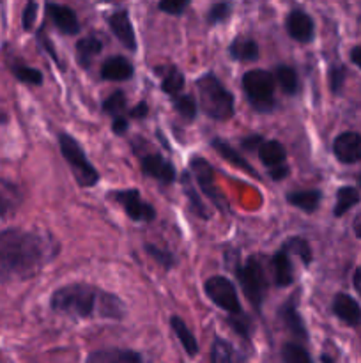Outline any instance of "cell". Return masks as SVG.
<instances>
[{
	"label": "cell",
	"instance_id": "cell-32",
	"mask_svg": "<svg viewBox=\"0 0 361 363\" xmlns=\"http://www.w3.org/2000/svg\"><path fill=\"white\" fill-rule=\"evenodd\" d=\"M172 103H173V108H176V112L179 113L180 117H184L186 121H193L195 117H197L198 106H197V101H195L193 96L177 94L172 98Z\"/></svg>",
	"mask_w": 361,
	"mask_h": 363
},
{
	"label": "cell",
	"instance_id": "cell-8",
	"mask_svg": "<svg viewBox=\"0 0 361 363\" xmlns=\"http://www.w3.org/2000/svg\"><path fill=\"white\" fill-rule=\"evenodd\" d=\"M205 294H207L209 300L219 307L222 311H227L229 314H239L241 303L239 298H237V291L234 287V284L230 282L225 277H211L207 279L204 286Z\"/></svg>",
	"mask_w": 361,
	"mask_h": 363
},
{
	"label": "cell",
	"instance_id": "cell-20",
	"mask_svg": "<svg viewBox=\"0 0 361 363\" xmlns=\"http://www.w3.org/2000/svg\"><path fill=\"white\" fill-rule=\"evenodd\" d=\"M87 363H144L142 357L130 350H101L88 354Z\"/></svg>",
	"mask_w": 361,
	"mask_h": 363
},
{
	"label": "cell",
	"instance_id": "cell-47",
	"mask_svg": "<svg viewBox=\"0 0 361 363\" xmlns=\"http://www.w3.org/2000/svg\"><path fill=\"white\" fill-rule=\"evenodd\" d=\"M41 43H42V46H45V48H46V52L50 53V57H53V60H57V62H59V57H57L55 48H53L52 43L48 41V38H46V35L42 34V32H41Z\"/></svg>",
	"mask_w": 361,
	"mask_h": 363
},
{
	"label": "cell",
	"instance_id": "cell-19",
	"mask_svg": "<svg viewBox=\"0 0 361 363\" xmlns=\"http://www.w3.org/2000/svg\"><path fill=\"white\" fill-rule=\"evenodd\" d=\"M271 268H273V275H275L276 286L289 287L290 284L294 282V268L287 250L280 248V250L273 255Z\"/></svg>",
	"mask_w": 361,
	"mask_h": 363
},
{
	"label": "cell",
	"instance_id": "cell-35",
	"mask_svg": "<svg viewBox=\"0 0 361 363\" xmlns=\"http://www.w3.org/2000/svg\"><path fill=\"white\" fill-rule=\"evenodd\" d=\"M126 94H124L122 91H115L105 99L103 110H105V113H108V116H122L124 110H126Z\"/></svg>",
	"mask_w": 361,
	"mask_h": 363
},
{
	"label": "cell",
	"instance_id": "cell-39",
	"mask_svg": "<svg viewBox=\"0 0 361 363\" xmlns=\"http://www.w3.org/2000/svg\"><path fill=\"white\" fill-rule=\"evenodd\" d=\"M230 9H232V7H230L229 2L214 4V6H212L207 13L209 25H216V23H222V21H225L227 18L230 16Z\"/></svg>",
	"mask_w": 361,
	"mask_h": 363
},
{
	"label": "cell",
	"instance_id": "cell-5",
	"mask_svg": "<svg viewBox=\"0 0 361 363\" xmlns=\"http://www.w3.org/2000/svg\"><path fill=\"white\" fill-rule=\"evenodd\" d=\"M234 273H236L237 280H239V286L243 289L244 296L248 298L253 308L257 312H260L262 303H264L265 289H268V282H265L264 269L262 264L258 262L257 257H248L244 261V264H234Z\"/></svg>",
	"mask_w": 361,
	"mask_h": 363
},
{
	"label": "cell",
	"instance_id": "cell-40",
	"mask_svg": "<svg viewBox=\"0 0 361 363\" xmlns=\"http://www.w3.org/2000/svg\"><path fill=\"white\" fill-rule=\"evenodd\" d=\"M190 6V0H159V9L172 16H179Z\"/></svg>",
	"mask_w": 361,
	"mask_h": 363
},
{
	"label": "cell",
	"instance_id": "cell-17",
	"mask_svg": "<svg viewBox=\"0 0 361 363\" xmlns=\"http://www.w3.org/2000/svg\"><path fill=\"white\" fill-rule=\"evenodd\" d=\"M23 195L20 188L7 179H0V218H9L20 208Z\"/></svg>",
	"mask_w": 361,
	"mask_h": 363
},
{
	"label": "cell",
	"instance_id": "cell-1",
	"mask_svg": "<svg viewBox=\"0 0 361 363\" xmlns=\"http://www.w3.org/2000/svg\"><path fill=\"white\" fill-rule=\"evenodd\" d=\"M53 257L55 247L50 238L21 229L0 233V282L32 279Z\"/></svg>",
	"mask_w": 361,
	"mask_h": 363
},
{
	"label": "cell",
	"instance_id": "cell-24",
	"mask_svg": "<svg viewBox=\"0 0 361 363\" xmlns=\"http://www.w3.org/2000/svg\"><path fill=\"white\" fill-rule=\"evenodd\" d=\"M180 186H183L184 195H186V199L190 201L191 209H193L195 215L202 220H209L207 208H205L204 201H202L200 195H198V190L195 188V181L191 179V176L188 172L180 174Z\"/></svg>",
	"mask_w": 361,
	"mask_h": 363
},
{
	"label": "cell",
	"instance_id": "cell-41",
	"mask_svg": "<svg viewBox=\"0 0 361 363\" xmlns=\"http://www.w3.org/2000/svg\"><path fill=\"white\" fill-rule=\"evenodd\" d=\"M345 82V69L342 66H335L329 71V87H331L333 94H340Z\"/></svg>",
	"mask_w": 361,
	"mask_h": 363
},
{
	"label": "cell",
	"instance_id": "cell-36",
	"mask_svg": "<svg viewBox=\"0 0 361 363\" xmlns=\"http://www.w3.org/2000/svg\"><path fill=\"white\" fill-rule=\"evenodd\" d=\"M227 321H229V325L232 326V330L237 333V335H241L243 339H250L251 321L248 315H244L243 312H239V314H230Z\"/></svg>",
	"mask_w": 361,
	"mask_h": 363
},
{
	"label": "cell",
	"instance_id": "cell-29",
	"mask_svg": "<svg viewBox=\"0 0 361 363\" xmlns=\"http://www.w3.org/2000/svg\"><path fill=\"white\" fill-rule=\"evenodd\" d=\"M161 89L170 98L180 94V91L184 89V74L177 67H165L161 74Z\"/></svg>",
	"mask_w": 361,
	"mask_h": 363
},
{
	"label": "cell",
	"instance_id": "cell-34",
	"mask_svg": "<svg viewBox=\"0 0 361 363\" xmlns=\"http://www.w3.org/2000/svg\"><path fill=\"white\" fill-rule=\"evenodd\" d=\"M13 74L23 84L30 85H41L42 84V74L41 71H38L35 67L25 66V64H13Z\"/></svg>",
	"mask_w": 361,
	"mask_h": 363
},
{
	"label": "cell",
	"instance_id": "cell-18",
	"mask_svg": "<svg viewBox=\"0 0 361 363\" xmlns=\"http://www.w3.org/2000/svg\"><path fill=\"white\" fill-rule=\"evenodd\" d=\"M211 145H212V149H214V151L218 152L223 160H225V162L230 163V165L237 167V169H241L243 172H246L248 176H253V177H257V179H260V176L257 174V170H255L253 167H251L250 163H248L246 160H244L243 156L236 151V149L230 147V145L227 144L223 138H214V140L211 142Z\"/></svg>",
	"mask_w": 361,
	"mask_h": 363
},
{
	"label": "cell",
	"instance_id": "cell-13",
	"mask_svg": "<svg viewBox=\"0 0 361 363\" xmlns=\"http://www.w3.org/2000/svg\"><path fill=\"white\" fill-rule=\"evenodd\" d=\"M287 32H289L290 38L296 39V41L310 43L315 34L314 20H311L310 14H306L304 11H292V13L287 16Z\"/></svg>",
	"mask_w": 361,
	"mask_h": 363
},
{
	"label": "cell",
	"instance_id": "cell-43",
	"mask_svg": "<svg viewBox=\"0 0 361 363\" xmlns=\"http://www.w3.org/2000/svg\"><path fill=\"white\" fill-rule=\"evenodd\" d=\"M262 137L260 135H250V137L243 138V142H241V147L244 149V151H258V147H260L262 144Z\"/></svg>",
	"mask_w": 361,
	"mask_h": 363
},
{
	"label": "cell",
	"instance_id": "cell-51",
	"mask_svg": "<svg viewBox=\"0 0 361 363\" xmlns=\"http://www.w3.org/2000/svg\"><path fill=\"white\" fill-rule=\"evenodd\" d=\"M360 184H361V176H360Z\"/></svg>",
	"mask_w": 361,
	"mask_h": 363
},
{
	"label": "cell",
	"instance_id": "cell-10",
	"mask_svg": "<svg viewBox=\"0 0 361 363\" xmlns=\"http://www.w3.org/2000/svg\"><path fill=\"white\" fill-rule=\"evenodd\" d=\"M140 167L145 176L154 177L163 184H172L177 177L172 163L163 158L161 155H158V152H149V155L142 156Z\"/></svg>",
	"mask_w": 361,
	"mask_h": 363
},
{
	"label": "cell",
	"instance_id": "cell-26",
	"mask_svg": "<svg viewBox=\"0 0 361 363\" xmlns=\"http://www.w3.org/2000/svg\"><path fill=\"white\" fill-rule=\"evenodd\" d=\"M230 57L239 62H251L258 59V45L253 39L248 38H236L229 48Z\"/></svg>",
	"mask_w": 361,
	"mask_h": 363
},
{
	"label": "cell",
	"instance_id": "cell-46",
	"mask_svg": "<svg viewBox=\"0 0 361 363\" xmlns=\"http://www.w3.org/2000/svg\"><path fill=\"white\" fill-rule=\"evenodd\" d=\"M149 113V105L145 101H140L137 106L130 110V116L134 117V119H144L145 116Z\"/></svg>",
	"mask_w": 361,
	"mask_h": 363
},
{
	"label": "cell",
	"instance_id": "cell-7",
	"mask_svg": "<svg viewBox=\"0 0 361 363\" xmlns=\"http://www.w3.org/2000/svg\"><path fill=\"white\" fill-rule=\"evenodd\" d=\"M190 169L191 172H193L195 181L198 183L200 190L204 191L205 197H207L219 211H229V202H227V199L223 197V194L218 190V186H216L214 183V170H212L211 163H209L207 160L200 158V156H195L190 162Z\"/></svg>",
	"mask_w": 361,
	"mask_h": 363
},
{
	"label": "cell",
	"instance_id": "cell-45",
	"mask_svg": "<svg viewBox=\"0 0 361 363\" xmlns=\"http://www.w3.org/2000/svg\"><path fill=\"white\" fill-rule=\"evenodd\" d=\"M112 130L115 135H124L127 131V121L124 119V116H117L113 117L112 123Z\"/></svg>",
	"mask_w": 361,
	"mask_h": 363
},
{
	"label": "cell",
	"instance_id": "cell-28",
	"mask_svg": "<svg viewBox=\"0 0 361 363\" xmlns=\"http://www.w3.org/2000/svg\"><path fill=\"white\" fill-rule=\"evenodd\" d=\"M275 80L278 82L280 89H282L285 94L294 96L299 91V78H297V73L294 67L290 66H278L276 67Z\"/></svg>",
	"mask_w": 361,
	"mask_h": 363
},
{
	"label": "cell",
	"instance_id": "cell-49",
	"mask_svg": "<svg viewBox=\"0 0 361 363\" xmlns=\"http://www.w3.org/2000/svg\"><path fill=\"white\" fill-rule=\"evenodd\" d=\"M353 284H354V289H356L357 294L361 296V269H356V272H354Z\"/></svg>",
	"mask_w": 361,
	"mask_h": 363
},
{
	"label": "cell",
	"instance_id": "cell-22",
	"mask_svg": "<svg viewBox=\"0 0 361 363\" xmlns=\"http://www.w3.org/2000/svg\"><path fill=\"white\" fill-rule=\"evenodd\" d=\"M103 50L101 39L96 35H87L76 43V60L84 69H88L96 55H99Z\"/></svg>",
	"mask_w": 361,
	"mask_h": 363
},
{
	"label": "cell",
	"instance_id": "cell-21",
	"mask_svg": "<svg viewBox=\"0 0 361 363\" xmlns=\"http://www.w3.org/2000/svg\"><path fill=\"white\" fill-rule=\"evenodd\" d=\"M101 77L110 82H124L133 77V66L126 57H112L103 64Z\"/></svg>",
	"mask_w": 361,
	"mask_h": 363
},
{
	"label": "cell",
	"instance_id": "cell-33",
	"mask_svg": "<svg viewBox=\"0 0 361 363\" xmlns=\"http://www.w3.org/2000/svg\"><path fill=\"white\" fill-rule=\"evenodd\" d=\"M282 360L283 363H314L310 354L299 344L289 342L282 347Z\"/></svg>",
	"mask_w": 361,
	"mask_h": 363
},
{
	"label": "cell",
	"instance_id": "cell-30",
	"mask_svg": "<svg viewBox=\"0 0 361 363\" xmlns=\"http://www.w3.org/2000/svg\"><path fill=\"white\" fill-rule=\"evenodd\" d=\"M360 202V191L353 186H343L336 191V204H335V216H343L353 206Z\"/></svg>",
	"mask_w": 361,
	"mask_h": 363
},
{
	"label": "cell",
	"instance_id": "cell-6",
	"mask_svg": "<svg viewBox=\"0 0 361 363\" xmlns=\"http://www.w3.org/2000/svg\"><path fill=\"white\" fill-rule=\"evenodd\" d=\"M59 144H60V152H62L64 160L69 163L71 172H73V176L76 177V183L84 188L94 186V184L99 181V174L98 170L92 167V163L87 160L81 145L67 133L60 135Z\"/></svg>",
	"mask_w": 361,
	"mask_h": 363
},
{
	"label": "cell",
	"instance_id": "cell-23",
	"mask_svg": "<svg viewBox=\"0 0 361 363\" xmlns=\"http://www.w3.org/2000/svg\"><path fill=\"white\" fill-rule=\"evenodd\" d=\"M322 201V194L319 190H299V191H290L287 195V202L296 208H299L304 213H315L317 211L319 204Z\"/></svg>",
	"mask_w": 361,
	"mask_h": 363
},
{
	"label": "cell",
	"instance_id": "cell-38",
	"mask_svg": "<svg viewBox=\"0 0 361 363\" xmlns=\"http://www.w3.org/2000/svg\"><path fill=\"white\" fill-rule=\"evenodd\" d=\"M212 363H232V351L230 346L222 339H216L212 344V353H211Z\"/></svg>",
	"mask_w": 361,
	"mask_h": 363
},
{
	"label": "cell",
	"instance_id": "cell-2",
	"mask_svg": "<svg viewBox=\"0 0 361 363\" xmlns=\"http://www.w3.org/2000/svg\"><path fill=\"white\" fill-rule=\"evenodd\" d=\"M50 305L55 312L71 318H105L120 319L124 315V303L112 293L87 286L69 284L52 294Z\"/></svg>",
	"mask_w": 361,
	"mask_h": 363
},
{
	"label": "cell",
	"instance_id": "cell-50",
	"mask_svg": "<svg viewBox=\"0 0 361 363\" xmlns=\"http://www.w3.org/2000/svg\"><path fill=\"white\" fill-rule=\"evenodd\" d=\"M353 227H354V234H356V236L360 238V240H361V211L357 213L356 218H354Z\"/></svg>",
	"mask_w": 361,
	"mask_h": 363
},
{
	"label": "cell",
	"instance_id": "cell-31",
	"mask_svg": "<svg viewBox=\"0 0 361 363\" xmlns=\"http://www.w3.org/2000/svg\"><path fill=\"white\" fill-rule=\"evenodd\" d=\"M283 250H287L289 254H294L296 257H299V261L303 262L304 266L311 264V250L308 241H304L303 238H290L283 243Z\"/></svg>",
	"mask_w": 361,
	"mask_h": 363
},
{
	"label": "cell",
	"instance_id": "cell-44",
	"mask_svg": "<svg viewBox=\"0 0 361 363\" xmlns=\"http://www.w3.org/2000/svg\"><path fill=\"white\" fill-rule=\"evenodd\" d=\"M269 176H271L273 181L285 179V177L289 176V167H287L285 163H282V165L271 167V169H269Z\"/></svg>",
	"mask_w": 361,
	"mask_h": 363
},
{
	"label": "cell",
	"instance_id": "cell-15",
	"mask_svg": "<svg viewBox=\"0 0 361 363\" xmlns=\"http://www.w3.org/2000/svg\"><path fill=\"white\" fill-rule=\"evenodd\" d=\"M333 312L345 325L357 326L361 325V307L353 296L345 293H338L333 300Z\"/></svg>",
	"mask_w": 361,
	"mask_h": 363
},
{
	"label": "cell",
	"instance_id": "cell-9",
	"mask_svg": "<svg viewBox=\"0 0 361 363\" xmlns=\"http://www.w3.org/2000/svg\"><path fill=\"white\" fill-rule=\"evenodd\" d=\"M108 197H112L117 204L122 206L126 215L130 216L131 220H134V222L149 223L156 218L154 208L142 199L138 190L112 191V194H108Z\"/></svg>",
	"mask_w": 361,
	"mask_h": 363
},
{
	"label": "cell",
	"instance_id": "cell-25",
	"mask_svg": "<svg viewBox=\"0 0 361 363\" xmlns=\"http://www.w3.org/2000/svg\"><path fill=\"white\" fill-rule=\"evenodd\" d=\"M258 158L269 169L276 165H282V163H285L287 158L285 147L278 140H264L260 144V147H258Z\"/></svg>",
	"mask_w": 361,
	"mask_h": 363
},
{
	"label": "cell",
	"instance_id": "cell-48",
	"mask_svg": "<svg viewBox=\"0 0 361 363\" xmlns=\"http://www.w3.org/2000/svg\"><path fill=\"white\" fill-rule=\"evenodd\" d=\"M350 59L361 69V46H356V48L350 50Z\"/></svg>",
	"mask_w": 361,
	"mask_h": 363
},
{
	"label": "cell",
	"instance_id": "cell-12",
	"mask_svg": "<svg viewBox=\"0 0 361 363\" xmlns=\"http://www.w3.org/2000/svg\"><path fill=\"white\" fill-rule=\"evenodd\" d=\"M108 25L124 48H127L130 52L137 50V35H134L133 23H131L130 13L126 9L115 11L113 14H110Z\"/></svg>",
	"mask_w": 361,
	"mask_h": 363
},
{
	"label": "cell",
	"instance_id": "cell-14",
	"mask_svg": "<svg viewBox=\"0 0 361 363\" xmlns=\"http://www.w3.org/2000/svg\"><path fill=\"white\" fill-rule=\"evenodd\" d=\"M48 16L52 18L53 25L59 28L62 34H78L80 32V21H78L76 13L67 6H59V4H48L46 6Z\"/></svg>",
	"mask_w": 361,
	"mask_h": 363
},
{
	"label": "cell",
	"instance_id": "cell-37",
	"mask_svg": "<svg viewBox=\"0 0 361 363\" xmlns=\"http://www.w3.org/2000/svg\"><path fill=\"white\" fill-rule=\"evenodd\" d=\"M145 252H147V254L151 255V257L154 259L159 266H163V268L170 269V268H173V264H176V257H173L168 250H163V248L156 247V245L147 243L145 245Z\"/></svg>",
	"mask_w": 361,
	"mask_h": 363
},
{
	"label": "cell",
	"instance_id": "cell-3",
	"mask_svg": "<svg viewBox=\"0 0 361 363\" xmlns=\"http://www.w3.org/2000/svg\"><path fill=\"white\" fill-rule=\"evenodd\" d=\"M198 103L205 116L216 121H227L234 116V96L223 87L214 74L207 73L197 80Z\"/></svg>",
	"mask_w": 361,
	"mask_h": 363
},
{
	"label": "cell",
	"instance_id": "cell-4",
	"mask_svg": "<svg viewBox=\"0 0 361 363\" xmlns=\"http://www.w3.org/2000/svg\"><path fill=\"white\" fill-rule=\"evenodd\" d=\"M275 77L264 69H251L243 77V89L248 101L260 113L275 108Z\"/></svg>",
	"mask_w": 361,
	"mask_h": 363
},
{
	"label": "cell",
	"instance_id": "cell-11",
	"mask_svg": "<svg viewBox=\"0 0 361 363\" xmlns=\"http://www.w3.org/2000/svg\"><path fill=\"white\" fill-rule=\"evenodd\" d=\"M333 152L336 160L345 165L361 162V135L356 131L340 133L333 142Z\"/></svg>",
	"mask_w": 361,
	"mask_h": 363
},
{
	"label": "cell",
	"instance_id": "cell-16",
	"mask_svg": "<svg viewBox=\"0 0 361 363\" xmlns=\"http://www.w3.org/2000/svg\"><path fill=\"white\" fill-rule=\"evenodd\" d=\"M278 314L280 318H282L283 325L287 326V330H289L294 337L303 340L308 339V332L306 328H304V323L303 319H301L299 312H297V298L292 296L290 300H287L285 303L280 307Z\"/></svg>",
	"mask_w": 361,
	"mask_h": 363
},
{
	"label": "cell",
	"instance_id": "cell-42",
	"mask_svg": "<svg viewBox=\"0 0 361 363\" xmlns=\"http://www.w3.org/2000/svg\"><path fill=\"white\" fill-rule=\"evenodd\" d=\"M35 18H38V4L34 0H28L23 9V18H21V23H23L25 30H30L34 27Z\"/></svg>",
	"mask_w": 361,
	"mask_h": 363
},
{
	"label": "cell",
	"instance_id": "cell-27",
	"mask_svg": "<svg viewBox=\"0 0 361 363\" xmlns=\"http://www.w3.org/2000/svg\"><path fill=\"white\" fill-rule=\"evenodd\" d=\"M170 326H172L173 333L177 335L179 342L183 344L184 351H186L190 357H195V354L198 353V344L193 333H191L190 328L186 326V323H184L180 318H177V315H173V318L170 319Z\"/></svg>",
	"mask_w": 361,
	"mask_h": 363
}]
</instances>
